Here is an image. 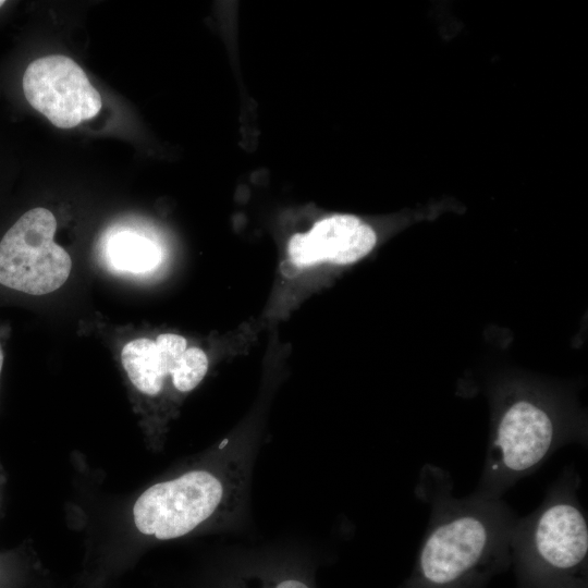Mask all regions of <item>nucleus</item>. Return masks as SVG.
I'll return each mask as SVG.
<instances>
[{"label":"nucleus","mask_w":588,"mask_h":588,"mask_svg":"<svg viewBox=\"0 0 588 588\" xmlns=\"http://www.w3.org/2000/svg\"><path fill=\"white\" fill-rule=\"evenodd\" d=\"M107 256L117 270L143 273L159 264L161 252L144 235L132 230H121L108 240Z\"/></svg>","instance_id":"10"},{"label":"nucleus","mask_w":588,"mask_h":588,"mask_svg":"<svg viewBox=\"0 0 588 588\" xmlns=\"http://www.w3.org/2000/svg\"><path fill=\"white\" fill-rule=\"evenodd\" d=\"M2 365H3V352L0 346V375H1Z\"/></svg>","instance_id":"12"},{"label":"nucleus","mask_w":588,"mask_h":588,"mask_svg":"<svg viewBox=\"0 0 588 588\" xmlns=\"http://www.w3.org/2000/svg\"><path fill=\"white\" fill-rule=\"evenodd\" d=\"M561 442L560 426L544 404L525 395L511 399L497 418L475 494L500 499L519 478L537 469Z\"/></svg>","instance_id":"4"},{"label":"nucleus","mask_w":588,"mask_h":588,"mask_svg":"<svg viewBox=\"0 0 588 588\" xmlns=\"http://www.w3.org/2000/svg\"><path fill=\"white\" fill-rule=\"evenodd\" d=\"M22 86L28 103L60 128L96 117L102 106L83 69L65 56L34 60L25 70Z\"/></svg>","instance_id":"6"},{"label":"nucleus","mask_w":588,"mask_h":588,"mask_svg":"<svg viewBox=\"0 0 588 588\" xmlns=\"http://www.w3.org/2000/svg\"><path fill=\"white\" fill-rule=\"evenodd\" d=\"M318 555L295 547L235 549L221 562L212 588H318Z\"/></svg>","instance_id":"7"},{"label":"nucleus","mask_w":588,"mask_h":588,"mask_svg":"<svg viewBox=\"0 0 588 588\" xmlns=\"http://www.w3.org/2000/svg\"><path fill=\"white\" fill-rule=\"evenodd\" d=\"M57 220L42 207L25 212L0 241V284L30 295L59 289L68 280L72 259L53 241Z\"/></svg>","instance_id":"5"},{"label":"nucleus","mask_w":588,"mask_h":588,"mask_svg":"<svg viewBox=\"0 0 588 588\" xmlns=\"http://www.w3.org/2000/svg\"><path fill=\"white\" fill-rule=\"evenodd\" d=\"M575 478H563L542 504L517 520L512 539L524 581L535 588H560L578 580L588 553V525L575 494Z\"/></svg>","instance_id":"3"},{"label":"nucleus","mask_w":588,"mask_h":588,"mask_svg":"<svg viewBox=\"0 0 588 588\" xmlns=\"http://www.w3.org/2000/svg\"><path fill=\"white\" fill-rule=\"evenodd\" d=\"M253 436H231L210 453L208 464L157 482L136 500V528L158 540L184 537L203 526L235 530L249 515L258 455Z\"/></svg>","instance_id":"1"},{"label":"nucleus","mask_w":588,"mask_h":588,"mask_svg":"<svg viewBox=\"0 0 588 588\" xmlns=\"http://www.w3.org/2000/svg\"><path fill=\"white\" fill-rule=\"evenodd\" d=\"M516 523L500 499L440 498L404 588H478L511 561Z\"/></svg>","instance_id":"2"},{"label":"nucleus","mask_w":588,"mask_h":588,"mask_svg":"<svg viewBox=\"0 0 588 588\" xmlns=\"http://www.w3.org/2000/svg\"><path fill=\"white\" fill-rule=\"evenodd\" d=\"M121 360L131 382L138 391L150 396L161 392L167 376H171L174 369L156 341L147 338L126 343Z\"/></svg>","instance_id":"9"},{"label":"nucleus","mask_w":588,"mask_h":588,"mask_svg":"<svg viewBox=\"0 0 588 588\" xmlns=\"http://www.w3.org/2000/svg\"><path fill=\"white\" fill-rule=\"evenodd\" d=\"M208 369V358L198 347H189L181 356L172 375L173 387L180 392H189L204 379Z\"/></svg>","instance_id":"11"},{"label":"nucleus","mask_w":588,"mask_h":588,"mask_svg":"<svg viewBox=\"0 0 588 588\" xmlns=\"http://www.w3.org/2000/svg\"><path fill=\"white\" fill-rule=\"evenodd\" d=\"M3 4H4V1L0 0V7H2Z\"/></svg>","instance_id":"13"},{"label":"nucleus","mask_w":588,"mask_h":588,"mask_svg":"<svg viewBox=\"0 0 588 588\" xmlns=\"http://www.w3.org/2000/svg\"><path fill=\"white\" fill-rule=\"evenodd\" d=\"M377 243L376 231L352 215H334L318 221L305 234L293 235L289 255L297 266L319 261L348 265L368 255Z\"/></svg>","instance_id":"8"}]
</instances>
